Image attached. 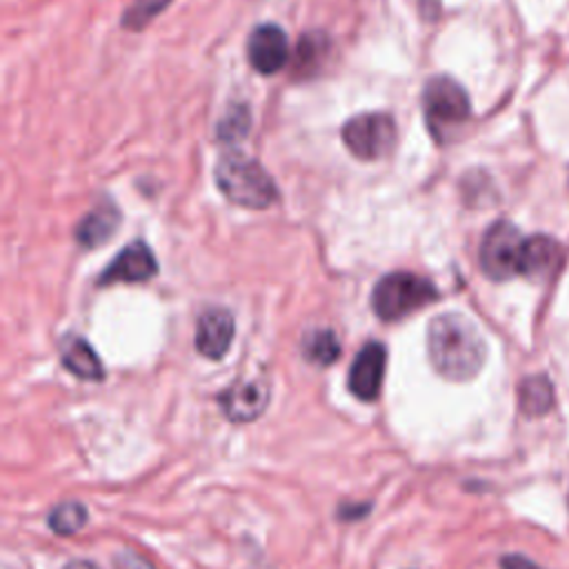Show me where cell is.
<instances>
[{
  "label": "cell",
  "instance_id": "obj_1",
  "mask_svg": "<svg viewBox=\"0 0 569 569\" xmlns=\"http://www.w3.org/2000/svg\"><path fill=\"white\" fill-rule=\"evenodd\" d=\"M427 351L433 369L453 382L471 380L487 358L482 333L460 313H442L429 322Z\"/></svg>",
  "mask_w": 569,
  "mask_h": 569
},
{
  "label": "cell",
  "instance_id": "obj_2",
  "mask_svg": "<svg viewBox=\"0 0 569 569\" xmlns=\"http://www.w3.org/2000/svg\"><path fill=\"white\" fill-rule=\"evenodd\" d=\"M216 182L227 200L249 209H267L278 200V189L267 169L240 153L229 151L216 164Z\"/></svg>",
  "mask_w": 569,
  "mask_h": 569
},
{
  "label": "cell",
  "instance_id": "obj_3",
  "mask_svg": "<svg viewBox=\"0 0 569 569\" xmlns=\"http://www.w3.org/2000/svg\"><path fill=\"white\" fill-rule=\"evenodd\" d=\"M436 298L438 289L431 280L411 271H393L376 282L371 307L380 320H400Z\"/></svg>",
  "mask_w": 569,
  "mask_h": 569
},
{
  "label": "cell",
  "instance_id": "obj_4",
  "mask_svg": "<svg viewBox=\"0 0 569 569\" xmlns=\"http://www.w3.org/2000/svg\"><path fill=\"white\" fill-rule=\"evenodd\" d=\"M422 111L436 140H447L471 113L467 91L447 76L431 78L422 89Z\"/></svg>",
  "mask_w": 569,
  "mask_h": 569
},
{
  "label": "cell",
  "instance_id": "obj_5",
  "mask_svg": "<svg viewBox=\"0 0 569 569\" xmlns=\"http://www.w3.org/2000/svg\"><path fill=\"white\" fill-rule=\"evenodd\" d=\"M525 236L507 220L493 222L480 244V267L491 280H509L520 276Z\"/></svg>",
  "mask_w": 569,
  "mask_h": 569
},
{
  "label": "cell",
  "instance_id": "obj_6",
  "mask_svg": "<svg viewBox=\"0 0 569 569\" xmlns=\"http://www.w3.org/2000/svg\"><path fill=\"white\" fill-rule=\"evenodd\" d=\"M396 120L389 113H362L342 127V142L358 160L385 158L396 147Z\"/></svg>",
  "mask_w": 569,
  "mask_h": 569
},
{
  "label": "cell",
  "instance_id": "obj_7",
  "mask_svg": "<svg viewBox=\"0 0 569 569\" xmlns=\"http://www.w3.org/2000/svg\"><path fill=\"white\" fill-rule=\"evenodd\" d=\"M218 402L227 420L236 425L253 422L269 405V385L264 378H240L220 393Z\"/></svg>",
  "mask_w": 569,
  "mask_h": 569
},
{
  "label": "cell",
  "instance_id": "obj_8",
  "mask_svg": "<svg viewBox=\"0 0 569 569\" xmlns=\"http://www.w3.org/2000/svg\"><path fill=\"white\" fill-rule=\"evenodd\" d=\"M385 365H387V351L382 342H367L353 358L349 373H347V385L349 391L362 400L371 402L378 398L382 380H385Z\"/></svg>",
  "mask_w": 569,
  "mask_h": 569
},
{
  "label": "cell",
  "instance_id": "obj_9",
  "mask_svg": "<svg viewBox=\"0 0 569 569\" xmlns=\"http://www.w3.org/2000/svg\"><path fill=\"white\" fill-rule=\"evenodd\" d=\"M247 58L251 67L264 76L280 71L289 58V42L278 24H260L247 40Z\"/></svg>",
  "mask_w": 569,
  "mask_h": 569
},
{
  "label": "cell",
  "instance_id": "obj_10",
  "mask_svg": "<svg viewBox=\"0 0 569 569\" xmlns=\"http://www.w3.org/2000/svg\"><path fill=\"white\" fill-rule=\"evenodd\" d=\"M156 271H158V262L151 249L142 240H136L113 258V262L102 271L98 284L142 282L153 278Z\"/></svg>",
  "mask_w": 569,
  "mask_h": 569
},
{
  "label": "cell",
  "instance_id": "obj_11",
  "mask_svg": "<svg viewBox=\"0 0 569 569\" xmlns=\"http://www.w3.org/2000/svg\"><path fill=\"white\" fill-rule=\"evenodd\" d=\"M233 316L227 309H207L196 325V349L209 360H220L233 340Z\"/></svg>",
  "mask_w": 569,
  "mask_h": 569
},
{
  "label": "cell",
  "instance_id": "obj_12",
  "mask_svg": "<svg viewBox=\"0 0 569 569\" xmlns=\"http://www.w3.org/2000/svg\"><path fill=\"white\" fill-rule=\"evenodd\" d=\"M562 258L560 244L549 236H529L525 238L520 276L529 280H545L553 276Z\"/></svg>",
  "mask_w": 569,
  "mask_h": 569
},
{
  "label": "cell",
  "instance_id": "obj_13",
  "mask_svg": "<svg viewBox=\"0 0 569 569\" xmlns=\"http://www.w3.org/2000/svg\"><path fill=\"white\" fill-rule=\"evenodd\" d=\"M60 358L62 365L80 380H102L104 367L96 353V349L80 336H64L60 342Z\"/></svg>",
  "mask_w": 569,
  "mask_h": 569
},
{
  "label": "cell",
  "instance_id": "obj_14",
  "mask_svg": "<svg viewBox=\"0 0 569 569\" xmlns=\"http://www.w3.org/2000/svg\"><path fill=\"white\" fill-rule=\"evenodd\" d=\"M120 227V211L111 202H102L91 209L76 227V240L82 247H100L107 242Z\"/></svg>",
  "mask_w": 569,
  "mask_h": 569
},
{
  "label": "cell",
  "instance_id": "obj_15",
  "mask_svg": "<svg viewBox=\"0 0 569 569\" xmlns=\"http://www.w3.org/2000/svg\"><path fill=\"white\" fill-rule=\"evenodd\" d=\"M518 407L529 418L549 413L553 407L551 380L545 373L522 378L518 385Z\"/></svg>",
  "mask_w": 569,
  "mask_h": 569
},
{
  "label": "cell",
  "instance_id": "obj_16",
  "mask_svg": "<svg viewBox=\"0 0 569 569\" xmlns=\"http://www.w3.org/2000/svg\"><path fill=\"white\" fill-rule=\"evenodd\" d=\"M89 520V511L82 502L78 500H64L60 505H56L51 511H49V518H47V525L53 533L58 536H73L78 533L80 529H84Z\"/></svg>",
  "mask_w": 569,
  "mask_h": 569
},
{
  "label": "cell",
  "instance_id": "obj_17",
  "mask_svg": "<svg viewBox=\"0 0 569 569\" xmlns=\"http://www.w3.org/2000/svg\"><path fill=\"white\" fill-rule=\"evenodd\" d=\"M302 353L309 362H313L318 367H329L340 356L338 336L331 329H316L305 336Z\"/></svg>",
  "mask_w": 569,
  "mask_h": 569
},
{
  "label": "cell",
  "instance_id": "obj_18",
  "mask_svg": "<svg viewBox=\"0 0 569 569\" xmlns=\"http://www.w3.org/2000/svg\"><path fill=\"white\" fill-rule=\"evenodd\" d=\"M327 49H329V42L322 33L302 36L298 42V49H296V73L307 76L313 69H318Z\"/></svg>",
  "mask_w": 569,
  "mask_h": 569
},
{
  "label": "cell",
  "instance_id": "obj_19",
  "mask_svg": "<svg viewBox=\"0 0 569 569\" xmlns=\"http://www.w3.org/2000/svg\"><path fill=\"white\" fill-rule=\"evenodd\" d=\"M251 113L244 104H233L229 113L218 122V140L220 142H238L249 133Z\"/></svg>",
  "mask_w": 569,
  "mask_h": 569
},
{
  "label": "cell",
  "instance_id": "obj_20",
  "mask_svg": "<svg viewBox=\"0 0 569 569\" xmlns=\"http://www.w3.org/2000/svg\"><path fill=\"white\" fill-rule=\"evenodd\" d=\"M171 0H136L124 13H122V27L138 31L144 29V24L156 18Z\"/></svg>",
  "mask_w": 569,
  "mask_h": 569
},
{
  "label": "cell",
  "instance_id": "obj_21",
  "mask_svg": "<svg viewBox=\"0 0 569 569\" xmlns=\"http://www.w3.org/2000/svg\"><path fill=\"white\" fill-rule=\"evenodd\" d=\"M113 562H116V569H153V565H149L142 556H138L136 551H129V549L118 551Z\"/></svg>",
  "mask_w": 569,
  "mask_h": 569
},
{
  "label": "cell",
  "instance_id": "obj_22",
  "mask_svg": "<svg viewBox=\"0 0 569 569\" xmlns=\"http://www.w3.org/2000/svg\"><path fill=\"white\" fill-rule=\"evenodd\" d=\"M500 567L502 569H545L540 565H536L533 560L520 556V553H507L500 558Z\"/></svg>",
  "mask_w": 569,
  "mask_h": 569
},
{
  "label": "cell",
  "instance_id": "obj_23",
  "mask_svg": "<svg viewBox=\"0 0 569 569\" xmlns=\"http://www.w3.org/2000/svg\"><path fill=\"white\" fill-rule=\"evenodd\" d=\"M349 507V511L347 509H338V518H342V520H356V518H365L367 516V511L371 509V505L369 502H365V505H347Z\"/></svg>",
  "mask_w": 569,
  "mask_h": 569
},
{
  "label": "cell",
  "instance_id": "obj_24",
  "mask_svg": "<svg viewBox=\"0 0 569 569\" xmlns=\"http://www.w3.org/2000/svg\"><path fill=\"white\" fill-rule=\"evenodd\" d=\"M62 569H98V567L93 562H87V560H71Z\"/></svg>",
  "mask_w": 569,
  "mask_h": 569
}]
</instances>
